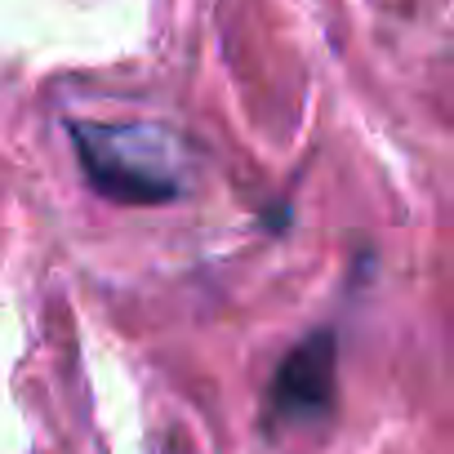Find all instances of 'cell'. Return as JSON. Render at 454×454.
I'll list each match as a JSON object with an SVG mask.
<instances>
[{"mask_svg": "<svg viewBox=\"0 0 454 454\" xmlns=\"http://www.w3.org/2000/svg\"><path fill=\"white\" fill-rule=\"evenodd\" d=\"M72 147L90 187L112 205H169L183 192L169 143L156 129L72 121Z\"/></svg>", "mask_w": 454, "mask_h": 454, "instance_id": "cell-1", "label": "cell"}, {"mask_svg": "<svg viewBox=\"0 0 454 454\" xmlns=\"http://www.w3.org/2000/svg\"><path fill=\"white\" fill-rule=\"evenodd\" d=\"M339 396V339L330 330L308 334L272 374L268 387V423L272 427H308L334 410Z\"/></svg>", "mask_w": 454, "mask_h": 454, "instance_id": "cell-2", "label": "cell"}]
</instances>
